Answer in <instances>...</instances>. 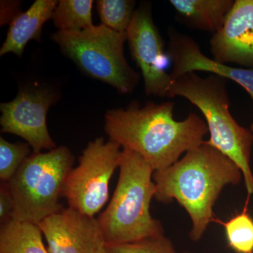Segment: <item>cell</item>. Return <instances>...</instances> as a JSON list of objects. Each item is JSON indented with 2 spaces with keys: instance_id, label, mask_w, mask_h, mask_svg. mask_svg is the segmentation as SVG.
I'll use <instances>...</instances> for the list:
<instances>
[{
  "instance_id": "6da1fadb",
  "label": "cell",
  "mask_w": 253,
  "mask_h": 253,
  "mask_svg": "<svg viewBox=\"0 0 253 253\" xmlns=\"http://www.w3.org/2000/svg\"><path fill=\"white\" fill-rule=\"evenodd\" d=\"M174 107L172 101H167L109 110L104 129L110 140L140 155L154 172L162 170L179 161L184 153L204 144L208 132L206 121L196 113L176 121Z\"/></svg>"
},
{
  "instance_id": "7a4b0ae2",
  "label": "cell",
  "mask_w": 253,
  "mask_h": 253,
  "mask_svg": "<svg viewBox=\"0 0 253 253\" xmlns=\"http://www.w3.org/2000/svg\"><path fill=\"white\" fill-rule=\"evenodd\" d=\"M242 177L234 161L205 141L172 166L154 172V198L164 204L177 201L192 221L190 238L198 241L216 221L213 207L224 186L237 185Z\"/></svg>"
},
{
  "instance_id": "3957f363",
  "label": "cell",
  "mask_w": 253,
  "mask_h": 253,
  "mask_svg": "<svg viewBox=\"0 0 253 253\" xmlns=\"http://www.w3.org/2000/svg\"><path fill=\"white\" fill-rule=\"evenodd\" d=\"M119 169L112 199L97 218L104 244H128L164 235L161 221L150 212L156 194L153 168L140 155L123 149Z\"/></svg>"
},
{
  "instance_id": "277c9868",
  "label": "cell",
  "mask_w": 253,
  "mask_h": 253,
  "mask_svg": "<svg viewBox=\"0 0 253 253\" xmlns=\"http://www.w3.org/2000/svg\"><path fill=\"white\" fill-rule=\"evenodd\" d=\"M226 78L211 74L200 77L195 72L173 81L170 98L181 96L196 106L204 115L210 133V146L215 148L236 163L242 172L248 196L253 195V173L251 155L253 134L240 126L230 112Z\"/></svg>"
},
{
  "instance_id": "5b68a950",
  "label": "cell",
  "mask_w": 253,
  "mask_h": 253,
  "mask_svg": "<svg viewBox=\"0 0 253 253\" xmlns=\"http://www.w3.org/2000/svg\"><path fill=\"white\" fill-rule=\"evenodd\" d=\"M73 163L66 146L33 152L6 183L14 199L12 219L38 224L62 210L60 200Z\"/></svg>"
},
{
  "instance_id": "8992f818",
  "label": "cell",
  "mask_w": 253,
  "mask_h": 253,
  "mask_svg": "<svg viewBox=\"0 0 253 253\" xmlns=\"http://www.w3.org/2000/svg\"><path fill=\"white\" fill-rule=\"evenodd\" d=\"M52 39L83 72L120 92L131 93L139 83V74L125 57L126 33L113 31L101 23L81 31H59Z\"/></svg>"
},
{
  "instance_id": "52a82bcc",
  "label": "cell",
  "mask_w": 253,
  "mask_h": 253,
  "mask_svg": "<svg viewBox=\"0 0 253 253\" xmlns=\"http://www.w3.org/2000/svg\"><path fill=\"white\" fill-rule=\"evenodd\" d=\"M121 146L100 137L83 150L79 163L66 178L63 197L68 207L94 217L109 198L110 181L121 163Z\"/></svg>"
},
{
  "instance_id": "ba28073f",
  "label": "cell",
  "mask_w": 253,
  "mask_h": 253,
  "mask_svg": "<svg viewBox=\"0 0 253 253\" xmlns=\"http://www.w3.org/2000/svg\"><path fill=\"white\" fill-rule=\"evenodd\" d=\"M126 34L131 56L144 78L146 94L170 98L172 79L166 72L164 41L149 6L144 5L135 10Z\"/></svg>"
},
{
  "instance_id": "9c48e42d",
  "label": "cell",
  "mask_w": 253,
  "mask_h": 253,
  "mask_svg": "<svg viewBox=\"0 0 253 253\" xmlns=\"http://www.w3.org/2000/svg\"><path fill=\"white\" fill-rule=\"evenodd\" d=\"M55 99L52 92L42 88L19 91L12 101L0 105L1 131L23 138L33 153L56 149L46 126V114Z\"/></svg>"
},
{
  "instance_id": "30bf717a",
  "label": "cell",
  "mask_w": 253,
  "mask_h": 253,
  "mask_svg": "<svg viewBox=\"0 0 253 253\" xmlns=\"http://www.w3.org/2000/svg\"><path fill=\"white\" fill-rule=\"evenodd\" d=\"M49 253H94L105 244L97 219L68 207L40 222Z\"/></svg>"
},
{
  "instance_id": "8fae6325",
  "label": "cell",
  "mask_w": 253,
  "mask_h": 253,
  "mask_svg": "<svg viewBox=\"0 0 253 253\" xmlns=\"http://www.w3.org/2000/svg\"><path fill=\"white\" fill-rule=\"evenodd\" d=\"M212 59L253 68V0H236L210 41Z\"/></svg>"
},
{
  "instance_id": "7c38bea8",
  "label": "cell",
  "mask_w": 253,
  "mask_h": 253,
  "mask_svg": "<svg viewBox=\"0 0 253 253\" xmlns=\"http://www.w3.org/2000/svg\"><path fill=\"white\" fill-rule=\"evenodd\" d=\"M168 56L172 63L169 73L172 82L183 75L196 71L209 72L231 80L244 88L253 101V68H237L218 63L206 56L191 37L179 32H169Z\"/></svg>"
},
{
  "instance_id": "4fadbf2b",
  "label": "cell",
  "mask_w": 253,
  "mask_h": 253,
  "mask_svg": "<svg viewBox=\"0 0 253 253\" xmlns=\"http://www.w3.org/2000/svg\"><path fill=\"white\" fill-rule=\"evenodd\" d=\"M58 2L55 0H37L26 12L15 16L10 23L0 55L13 53L20 57L30 41H40L43 26L52 18Z\"/></svg>"
},
{
  "instance_id": "5bb4252c",
  "label": "cell",
  "mask_w": 253,
  "mask_h": 253,
  "mask_svg": "<svg viewBox=\"0 0 253 253\" xmlns=\"http://www.w3.org/2000/svg\"><path fill=\"white\" fill-rule=\"evenodd\" d=\"M178 16L191 27L217 33L230 11L233 0H171Z\"/></svg>"
},
{
  "instance_id": "9a60e30c",
  "label": "cell",
  "mask_w": 253,
  "mask_h": 253,
  "mask_svg": "<svg viewBox=\"0 0 253 253\" xmlns=\"http://www.w3.org/2000/svg\"><path fill=\"white\" fill-rule=\"evenodd\" d=\"M38 224L11 219L1 224L0 253H49Z\"/></svg>"
},
{
  "instance_id": "2e32d148",
  "label": "cell",
  "mask_w": 253,
  "mask_h": 253,
  "mask_svg": "<svg viewBox=\"0 0 253 253\" xmlns=\"http://www.w3.org/2000/svg\"><path fill=\"white\" fill-rule=\"evenodd\" d=\"M91 0H60L53 14L55 26L61 31H81L94 26Z\"/></svg>"
},
{
  "instance_id": "e0dca14e",
  "label": "cell",
  "mask_w": 253,
  "mask_h": 253,
  "mask_svg": "<svg viewBox=\"0 0 253 253\" xmlns=\"http://www.w3.org/2000/svg\"><path fill=\"white\" fill-rule=\"evenodd\" d=\"M248 199L242 212L226 222L224 226L229 247L238 253H253V219L248 212Z\"/></svg>"
},
{
  "instance_id": "ac0fdd59",
  "label": "cell",
  "mask_w": 253,
  "mask_h": 253,
  "mask_svg": "<svg viewBox=\"0 0 253 253\" xmlns=\"http://www.w3.org/2000/svg\"><path fill=\"white\" fill-rule=\"evenodd\" d=\"M96 6L102 24L119 33H126L136 10L130 0H99Z\"/></svg>"
},
{
  "instance_id": "d6986e66",
  "label": "cell",
  "mask_w": 253,
  "mask_h": 253,
  "mask_svg": "<svg viewBox=\"0 0 253 253\" xmlns=\"http://www.w3.org/2000/svg\"><path fill=\"white\" fill-rule=\"evenodd\" d=\"M31 146L28 143H11L0 138V179L9 182L21 165L31 156Z\"/></svg>"
},
{
  "instance_id": "ffe728a7",
  "label": "cell",
  "mask_w": 253,
  "mask_h": 253,
  "mask_svg": "<svg viewBox=\"0 0 253 253\" xmlns=\"http://www.w3.org/2000/svg\"><path fill=\"white\" fill-rule=\"evenodd\" d=\"M106 253H177L164 235L123 244H105Z\"/></svg>"
},
{
  "instance_id": "44dd1931",
  "label": "cell",
  "mask_w": 253,
  "mask_h": 253,
  "mask_svg": "<svg viewBox=\"0 0 253 253\" xmlns=\"http://www.w3.org/2000/svg\"><path fill=\"white\" fill-rule=\"evenodd\" d=\"M14 203L7 184L1 182L0 185V223L4 224L13 218Z\"/></svg>"
},
{
  "instance_id": "7402d4cb",
  "label": "cell",
  "mask_w": 253,
  "mask_h": 253,
  "mask_svg": "<svg viewBox=\"0 0 253 253\" xmlns=\"http://www.w3.org/2000/svg\"><path fill=\"white\" fill-rule=\"evenodd\" d=\"M94 253H106V249H105V244L99 247V249L95 251Z\"/></svg>"
},
{
  "instance_id": "603a6c76",
  "label": "cell",
  "mask_w": 253,
  "mask_h": 253,
  "mask_svg": "<svg viewBox=\"0 0 253 253\" xmlns=\"http://www.w3.org/2000/svg\"></svg>"
}]
</instances>
